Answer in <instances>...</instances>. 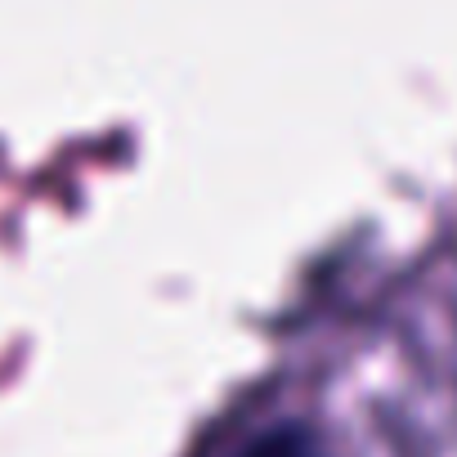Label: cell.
I'll list each match as a JSON object with an SVG mask.
<instances>
[{
    "label": "cell",
    "instance_id": "6da1fadb",
    "mask_svg": "<svg viewBox=\"0 0 457 457\" xmlns=\"http://www.w3.org/2000/svg\"><path fill=\"white\" fill-rule=\"evenodd\" d=\"M224 457H332L323 444V430L305 417H278L270 426H256L243 435Z\"/></svg>",
    "mask_w": 457,
    "mask_h": 457
}]
</instances>
